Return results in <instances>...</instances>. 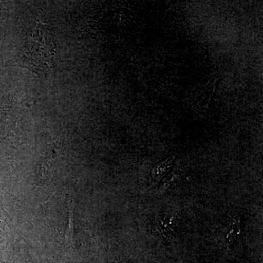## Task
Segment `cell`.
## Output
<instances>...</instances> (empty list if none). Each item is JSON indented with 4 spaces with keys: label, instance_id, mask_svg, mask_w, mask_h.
Masks as SVG:
<instances>
[{
    "label": "cell",
    "instance_id": "2",
    "mask_svg": "<svg viewBox=\"0 0 263 263\" xmlns=\"http://www.w3.org/2000/svg\"><path fill=\"white\" fill-rule=\"evenodd\" d=\"M171 226H172L171 219L166 221V219H162L161 216L156 219V228L164 235H171L174 233V230Z\"/></svg>",
    "mask_w": 263,
    "mask_h": 263
},
{
    "label": "cell",
    "instance_id": "1",
    "mask_svg": "<svg viewBox=\"0 0 263 263\" xmlns=\"http://www.w3.org/2000/svg\"><path fill=\"white\" fill-rule=\"evenodd\" d=\"M175 156L170 157L169 159L160 162L155 166L152 171V176L155 181H160L166 174L169 172L170 170L172 168L173 164L174 162Z\"/></svg>",
    "mask_w": 263,
    "mask_h": 263
}]
</instances>
